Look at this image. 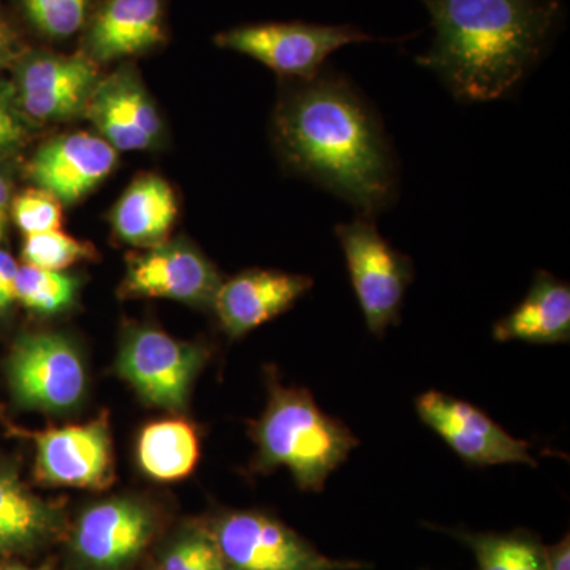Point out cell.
Segmentation results:
<instances>
[{
    "mask_svg": "<svg viewBox=\"0 0 570 570\" xmlns=\"http://www.w3.org/2000/svg\"><path fill=\"white\" fill-rule=\"evenodd\" d=\"M138 461L149 478L171 482L187 478L200 456L197 431L183 420H165L142 428Z\"/></svg>",
    "mask_w": 570,
    "mask_h": 570,
    "instance_id": "44dd1931",
    "label": "cell"
},
{
    "mask_svg": "<svg viewBox=\"0 0 570 570\" xmlns=\"http://www.w3.org/2000/svg\"><path fill=\"white\" fill-rule=\"evenodd\" d=\"M513 570H546L543 547L527 532H513Z\"/></svg>",
    "mask_w": 570,
    "mask_h": 570,
    "instance_id": "f1b7e54d",
    "label": "cell"
},
{
    "mask_svg": "<svg viewBox=\"0 0 570 570\" xmlns=\"http://www.w3.org/2000/svg\"><path fill=\"white\" fill-rule=\"evenodd\" d=\"M395 41L376 37L352 24L314 22H255L214 36L220 50L238 52L264 63L285 81L311 80L326 59L348 45Z\"/></svg>",
    "mask_w": 570,
    "mask_h": 570,
    "instance_id": "277c9868",
    "label": "cell"
},
{
    "mask_svg": "<svg viewBox=\"0 0 570 570\" xmlns=\"http://www.w3.org/2000/svg\"><path fill=\"white\" fill-rule=\"evenodd\" d=\"M10 219L24 235L61 230L63 205L48 190L29 187L13 195Z\"/></svg>",
    "mask_w": 570,
    "mask_h": 570,
    "instance_id": "d4e9b609",
    "label": "cell"
},
{
    "mask_svg": "<svg viewBox=\"0 0 570 570\" xmlns=\"http://www.w3.org/2000/svg\"><path fill=\"white\" fill-rule=\"evenodd\" d=\"M498 343L561 344L570 340V287L539 269L520 305L493 326Z\"/></svg>",
    "mask_w": 570,
    "mask_h": 570,
    "instance_id": "d6986e66",
    "label": "cell"
},
{
    "mask_svg": "<svg viewBox=\"0 0 570 570\" xmlns=\"http://www.w3.org/2000/svg\"><path fill=\"white\" fill-rule=\"evenodd\" d=\"M178 213L171 184L160 175L142 174L112 206L110 224L122 243L146 249L167 242Z\"/></svg>",
    "mask_w": 570,
    "mask_h": 570,
    "instance_id": "ac0fdd59",
    "label": "cell"
},
{
    "mask_svg": "<svg viewBox=\"0 0 570 570\" xmlns=\"http://www.w3.org/2000/svg\"><path fill=\"white\" fill-rule=\"evenodd\" d=\"M313 277L277 269H246L223 281L213 309L232 340L273 321L313 288Z\"/></svg>",
    "mask_w": 570,
    "mask_h": 570,
    "instance_id": "2e32d148",
    "label": "cell"
},
{
    "mask_svg": "<svg viewBox=\"0 0 570 570\" xmlns=\"http://www.w3.org/2000/svg\"><path fill=\"white\" fill-rule=\"evenodd\" d=\"M85 116L118 153L149 151L164 140L163 116L130 63L100 77Z\"/></svg>",
    "mask_w": 570,
    "mask_h": 570,
    "instance_id": "7c38bea8",
    "label": "cell"
},
{
    "mask_svg": "<svg viewBox=\"0 0 570 570\" xmlns=\"http://www.w3.org/2000/svg\"><path fill=\"white\" fill-rule=\"evenodd\" d=\"M273 141L291 174L336 195L362 216H377L395 202L396 159L381 116L335 70L285 81L273 112Z\"/></svg>",
    "mask_w": 570,
    "mask_h": 570,
    "instance_id": "6da1fadb",
    "label": "cell"
},
{
    "mask_svg": "<svg viewBox=\"0 0 570 570\" xmlns=\"http://www.w3.org/2000/svg\"><path fill=\"white\" fill-rule=\"evenodd\" d=\"M7 374L14 400L29 409L70 411L86 392L80 352L70 340L56 333L20 337L11 348Z\"/></svg>",
    "mask_w": 570,
    "mask_h": 570,
    "instance_id": "9c48e42d",
    "label": "cell"
},
{
    "mask_svg": "<svg viewBox=\"0 0 570 570\" xmlns=\"http://www.w3.org/2000/svg\"><path fill=\"white\" fill-rule=\"evenodd\" d=\"M478 558L479 570H513L512 534H468L461 532Z\"/></svg>",
    "mask_w": 570,
    "mask_h": 570,
    "instance_id": "83f0119b",
    "label": "cell"
},
{
    "mask_svg": "<svg viewBox=\"0 0 570 570\" xmlns=\"http://www.w3.org/2000/svg\"><path fill=\"white\" fill-rule=\"evenodd\" d=\"M18 269L20 265L17 264L13 257L7 250L0 249V287L6 291L14 302V283H17Z\"/></svg>",
    "mask_w": 570,
    "mask_h": 570,
    "instance_id": "1f68e13d",
    "label": "cell"
},
{
    "mask_svg": "<svg viewBox=\"0 0 570 570\" xmlns=\"http://www.w3.org/2000/svg\"><path fill=\"white\" fill-rule=\"evenodd\" d=\"M546 570H570V538L566 534L560 542L543 547Z\"/></svg>",
    "mask_w": 570,
    "mask_h": 570,
    "instance_id": "4dcf8cb0",
    "label": "cell"
},
{
    "mask_svg": "<svg viewBox=\"0 0 570 570\" xmlns=\"http://www.w3.org/2000/svg\"><path fill=\"white\" fill-rule=\"evenodd\" d=\"M10 157L0 159V243L7 235L10 223L11 200H13V168Z\"/></svg>",
    "mask_w": 570,
    "mask_h": 570,
    "instance_id": "f546056e",
    "label": "cell"
},
{
    "mask_svg": "<svg viewBox=\"0 0 570 570\" xmlns=\"http://www.w3.org/2000/svg\"><path fill=\"white\" fill-rule=\"evenodd\" d=\"M208 352L153 326H129L119 347L116 373L132 385L145 403L181 412Z\"/></svg>",
    "mask_w": 570,
    "mask_h": 570,
    "instance_id": "52a82bcc",
    "label": "cell"
},
{
    "mask_svg": "<svg viewBox=\"0 0 570 570\" xmlns=\"http://www.w3.org/2000/svg\"><path fill=\"white\" fill-rule=\"evenodd\" d=\"M156 520L135 499L119 498L94 504L77 521L71 549L91 570H122L151 542Z\"/></svg>",
    "mask_w": 570,
    "mask_h": 570,
    "instance_id": "4fadbf2b",
    "label": "cell"
},
{
    "mask_svg": "<svg viewBox=\"0 0 570 570\" xmlns=\"http://www.w3.org/2000/svg\"><path fill=\"white\" fill-rule=\"evenodd\" d=\"M78 291L80 281L77 276L24 264L18 269L14 302L40 316H55L77 302Z\"/></svg>",
    "mask_w": 570,
    "mask_h": 570,
    "instance_id": "7402d4cb",
    "label": "cell"
},
{
    "mask_svg": "<svg viewBox=\"0 0 570 570\" xmlns=\"http://www.w3.org/2000/svg\"><path fill=\"white\" fill-rule=\"evenodd\" d=\"M335 234L367 330L382 336L400 322L414 264L381 235L374 217L360 214L351 223L337 224Z\"/></svg>",
    "mask_w": 570,
    "mask_h": 570,
    "instance_id": "5b68a950",
    "label": "cell"
},
{
    "mask_svg": "<svg viewBox=\"0 0 570 570\" xmlns=\"http://www.w3.org/2000/svg\"><path fill=\"white\" fill-rule=\"evenodd\" d=\"M268 392V406L249 431L257 445L254 471L285 468L299 489L321 493L330 475L358 448V439L346 423L322 412L307 390L284 387L273 371Z\"/></svg>",
    "mask_w": 570,
    "mask_h": 570,
    "instance_id": "3957f363",
    "label": "cell"
},
{
    "mask_svg": "<svg viewBox=\"0 0 570 570\" xmlns=\"http://www.w3.org/2000/svg\"><path fill=\"white\" fill-rule=\"evenodd\" d=\"M0 570H50V569H45V568L31 569V568H24V566H20V564H10V566H2V568H0Z\"/></svg>",
    "mask_w": 570,
    "mask_h": 570,
    "instance_id": "e575fe53",
    "label": "cell"
},
{
    "mask_svg": "<svg viewBox=\"0 0 570 570\" xmlns=\"http://www.w3.org/2000/svg\"><path fill=\"white\" fill-rule=\"evenodd\" d=\"M164 570H228L208 528H195L165 551Z\"/></svg>",
    "mask_w": 570,
    "mask_h": 570,
    "instance_id": "484cf974",
    "label": "cell"
},
{
    "mask_svg": "<svg viewBox=\"0 0 570 570\" xmlns=\"http://www.w3.org/2000/svg\"><path fill=\"white\" fill-rule=\"evenodd\" d=\"M33 28L51 40H66L88 24L94 0H21Z\"/></svg>",
    "mask_w": 570,
    "mask_h": 570,
    "instance_id": "cb8c5ba5",
    "label": "cell"
},
{
    "mask_svg": "<svg viewBox=\"0 0 570 570\" xmlns=\"http://www.w3.org/2000/svg\"><path fill=\"white\" fill-rule=\"evenodd\" d=\"M32 130L18 108L11 81L0 82V159L20 151L31 138Z\"/></svg>",
    "mask_w": 570,
    "mask_h": 570,
    "instance_id": "4316f807",
    "label": "cell"
},
{
    "mask_svg": "<svg viewBox=\"0 0 570 570\" xmlns=\"http://www.w3.org/2000/svg\"><path fill=\"white\" fill-rule=\"evenodd\" d=\"M99 80L100 66L82 51H32L18 58L11 86L26 121L39 127L85 116Z\"/></svg>",
    "mask_w": 570,
    "mask_h": 570,
    "instance_id": "ba28073f",
    "label": "cell"
},
{
    "mask_svg": "<svg viewBox=\"0 0 570 570\" xmlns=\"http://www.w3.org/2000/svg\"><path fill=\"white\" fill-rule=\"evenodd\" d=\"M433 41L419 66L461 102L508 96L550 50L564 20L562 0H422Z\"/></svg>",
    "mask_w": 570,
    "mask_h": 570,
    "instance_id": "7a4b0ae2",
    "label": "cell"
},
{
    "mask_svg": "<svg viewBox=\"0 0 570 570\" xmlns=\"http://www.w3.org/2000/svg\"><path fill=\"white\" fill-rule=\"evenodd\" d=\"M420 420L471 466H538L530 442L513 438L480 409L448 393L430 390L415 401Z\"/></svg>",
    "mask_w": 570,
    "mask_h": 570,
    "instance_id": "8fae6325",
    "label": "cell"
},
{
    "mask_svg": "<svg viewBox=\"0 0 570 570\" xmlns=\"http://www.w3.org/2000/svg\"><path fill=\"white\" fill-rule=\"evenodd\" d=\"M223 277L216 265L186 242H164L127 255L119 294L127 298H164L213 309Z\"/></svg>",
    "mask_w": 570,
    "mask_h": 570,
    "instance_id": "30bf717a",
    "label": "cell"
},
{
    "mask_svg": "<svg viewBox=\"0 0 570 570\" xmlns=\"http://www.w3.org/2000/svg\"><path fill=\"white\" fill-rule=\"evenodd\" d=\"M21 255L24 264L51 272H66L71 265L92 261L97 249L89 242H82L61 230H51L24 235Z\"/></svg>",
    "mask_w": 570,
    "mask_h": 570,
    "instance_id": "603a6c76",
    "label": "cell"
},
{
    "mask_svg": "<svg viewBox=\"0 0 570 570\" xmlns=\"http://www.w3.org/2000/svg\"><path fill=\"white\" fill-rule=\"evenodd\" d=\"M11 303H13V299H11L10 296L6 294V291H3L2 287H0V313H3V311L9 309Z\"/></svg>",
    "mask_w": 570,
    "mask_h": 570,
    "instance_id": "836d02e7",
    "label": "cell"
},
{
    "mask_svg": "<svg viewBox=\"0 0 570 570\" xmlns=\"http://www.w3.org/2000/svg\"><path fill=\"white\" fill-rule=\"evenodd\" d=\"M159 570H164L163 568H160Z\"/></svg>",
    "mask_w": 570,
    "mask_h": 570,
    "instance_id": "d590c367",
    "label": "cell"
},
{
    "mask_svg": "<svg viewBox=\"0 0 570 570\" xmlns=\"http://www.w3.org/2000/svg\"><path fill=\"white\" fill-rule=\"evenodd\" d=\"M165 40L164 0H102L86 24L81 51L104 66L146 55Z\"/></svg>",
    "mask_w": 570,
    "mask_h": 570,
    "instance_id": "e0dca14e",
    "label": "cell"
},
{
    "mask_svg": "<svg viewBox=\"0 0 570 570\" xmlns=\"http://www.w3.org/2000/svg\"><path fill=\"white\" fill-rule=\"evenodd\" d=\"M228 570H358L332 560L283 521L257 510L220 513L208 527Z\"/></svg>",
    "mask_w": 570,
    "mask_h": 570,
    "instance_id": "8992f818",
    "label": "cell"
},
{
    "mask_svg": "<svg viewBox=\"0 0 570 570\" xmlns=\"http://www.w3.org/2000/svg\"><path fill=\"white\" fill-rule=\"evenodd\" d=\"M119 153L100 135L71 132L43 142L28 165L33 186L75 205L105 181L118 165Z\"/></svg>",
    "mask_w": 570,
    "mask_h": 570,
    "instance_id": "9a60e30c",
    "label": "cell"
},
{
    "mask_svg": "<svg viewBox=\"0 0 570 570\" xmlns=\"http://www.w3.org/2000/svg\"><path fill=\"white\" fill-rule=\"evenodd\" d=\"M17 37L13 31L0 20V66L9 62L10 59H17Z\"/></svg>",
    "mask_w": 570,
    "mask_h": 570,
    "instance_id": "d6a6232c",
    "label": "cell"
},
{
    "mask_svg": "<svg viewBox=\"0 0 570 570\" xmlns=\"http://www.w3.org/2000/svg\"><path fill=\"white\" fill-rule=\"evenodd\" d=\"M36 471L56 487L105 490L115 479L110 428L100 417L85 425L51 428L33 434Z\"/></svg>",
    "mask_w": 570,
    "mask_h": 570,
    "instance_id": "5bb4252c",
    "label": "cell"
},
{
    "mask_svg": "<svg viewBox=\"0 0 570 570\" xmlns=\"http://www.w3.org/2000/svg\"><path fill=\"white\" fill-rule=\"evenodd\" d=\"M59 509L9 472L0 471V554L22 553L43 546L61 530Z\"/></svg>",
    "mask_w": 570,
    "mask_h": 570,
    "instance_id": "ffe728a7",
    "label": "cell"
}]
</instances>
